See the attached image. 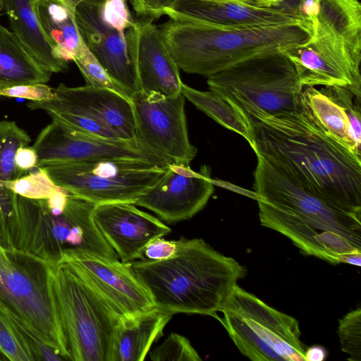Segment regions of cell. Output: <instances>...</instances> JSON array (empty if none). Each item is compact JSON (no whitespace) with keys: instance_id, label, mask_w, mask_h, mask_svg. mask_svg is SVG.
Segmentation results:
<instances>
[{"instance_id":"1","label":"cell","mask_w":361,"mask_h":361,"mask_svg":"<svg viewBox=\"0 0 361 361\" xmlns=\"http://www.w3.org/2000/svg\"><path fill=\"white\" fill-rule=\"evenodd\" d=\"M241 112L251 126L255 154L283 165L331 206L361 217V159L326 134L302 92L290 112Z\"/></svg>"},{"instance_id":"2","label":"cell","mask_w":361,"mask_h":361,"mask_svg":"<svg viewBox=\"0 0 361 361\" xmlns=\"http://www.w3.org/2000/svg\"><path fill=\"white\" fill-rule=\"evenodd\" d=\"M176 255L161 261L126 263L149 292L154 307L218 319L224 303L246 268L201 238H180Z\"/></svg>"},{"instance_id":"3","label":"cell","mask_w":361,"mask_h":361,"mask_svg":"<svg viewBox=\"0 0 361 361\" xmlns=\"http://www.w3.org/2000/svg\"><path fill=\"white\" fill-rule=\"evenodd\" d=\"M159 31L179 69L209 77L243 61L307 42L311 25L227 27L169 13Z\"/></svg>"},{"instance_id":"4","label":"cell","mask_w":361,"mask_h":361,"mask_svg":"<svg viewBox=\"0 0 361 361\" xmlns=\"http://www.w3.org/2000/svg\"><path fill=\"white\" fill-rule=\"evenodd\" d=\"M256 156L253 188L257 200L279 209L282 227L293 240L323 245L341 255L361 252V217L331 206L273 159Z\"/></svg>"},{"instance_id":"5","label":"cell","mask_w":361,"mask_h":361,"mask_svg":"<svg viewBox=\"0 0 361 361\" xmlns=\"http://www.w3.org/2000/svg\"><path fill=\"white\" fill-rule=\"evenodd\" d=\"M310 39L283 51L305 87L338 86L361 97V4L319 0Z\"/></svg>"},{"instance_id":"6","label":"cell","mask_w":361,"mask_h":361,"mask_svg":"<svg viewBox=\"0 0 361 361\" xmlns=\"http://www.w3.org/2000/svg\"><path fill=\"white\" fill-rule=\"evenodd\" d=\"M49 271L70 360L113 361L116 334L123 317L66 264H49Z\"/></svg>"},{"instance_id":"7","label":"cell","mask_w":361,"mask_h":361,"mask_svg":"<svg viewBox=\"0 0 361 361\" xmlns=\"http://www.w3.org/2000/svg\"><path fill=\"white\" fill-rule=\"evenodd\" d=\"M0 306L32 339L71 360L48 263L21 251L0 252Z\"/></svg>"},{"instance_id":"8","label":"cell","mask_w":361,"mask_h":361,"mask_svg":"<svg viewBox=\"0 0 361 361\" xmlns=\"http://www.w3.org/2000/svg\"><path fill=\"white\" fill-rule=\"evenodd\" d=\"M19 214L18 250L50 264H58L62 253L80 249L118 259L102 238L93 219L96 204L69 192L64 209L53 214L44 200L17 195Z\"/></svg>"},{"instance_id":"9","label":"cell","mask_w":361,"mask_h":361,"mask_svg":"<svg viewBox=\"0 0 361 361\" xmlns=\"http://www.w3.org/2000/svg\"><path fill=\"white\" fill-rule=\"evenodd\" d=\"M209 90L240 111L269 115L297 109L303 87L290 59L277 51L257 56L207 77Z\"/></svg>"},{"instance_id":"10","label":"cell","mask_w":361,"mask_h":361,"mask_svg":"<svg viewBox=\"0 0 361 361\" xmlns=\"http://www.w3.org/2000/svg\"><path fill=\"white\" fill-rule=\"evenodd\" d=\"M218 320L245 357L252 361H305L296 319L270 307L238 284Z\"/></svg>"},{"instance_id":"11","label":"cell","mask_w":361,"mask_h":361,"mask_svg":"<svg viewBox=\"0 0 361 361\" xmlns=\"http://www.w3.org/2000/svg\"><path fill=\"white\" fill-rule=\"evenodd\" d=\"M140 159H106L42 166L54 184L95 204L135 202L167 172Z\"/></svg>"},{"instance_id":"12","label":"cell","mask_w":361,"mask_h":361,"mask_svg":"<svg viewBox=\"0 0 361 361\" xmlns=\"http://www.w3.org/2000/svg\"><path fill=\"white\" fill-rule=\"evenodd\" d=\"M32 147L37 154V166L106 159H133L159 166L171 164L145 147L135 136L111 139L76 130L52 118L37 135Z\"/></svg>"},{"instance_id":"13","label":"cell","mask_w":361,"mask_h":361,"mask_svg":"<svg viewBox=\"0 0 361 361\" xmlns=\"http://www.w3.org/2000/svg\"><path fill=\"white\" fill-rule=\"evenodd\" d=\"M135 137L170 164L190 166L197 149L191 144L182 93L165 97L141 90L131 99Z\"/></svg>"},{"instance_id":"14","label":"cell","mask_w":361,"mask_h":361,"mask_svg":"<svg viewBox=\"0 0 361 361\" xmlns=\"http://www.w3.org/2000/svg\"><path fill=\"white\" fill-rule=\"evenodd\" d=\"M95 288L122 317H133L154 308L151 295L126 263L87 250H68L59 264Z\"/></svg>"},{"instance_id":"15","label":"cell","mask_w":361,"mask_h":361,"mask_svg":"<svg viewBox=\"0 0 361 361\" xmlns=\"http://www.w3.org/2000/svg\"><path fill=\"white\" fill-rule=\"evenodd\" d=\"M211 169L169 164L166 174L147 189L134 204L149 209L161 219L174 223L189 219L201 211L214 191Z\"/></svg>"},{"instance_id":"16","label":"cell","mask_w":361,"mask_h":361,"mask_svg":"<svg viewBox=\"0 0 361 361\" xmlns=\"http://www.w3.org/2000/svg\"><path fill=\"white\" fill-rule=\"evenodd\" d=\"M51 99L30 102L31 110L49 113L66 112L93 118L109 126L121 139L135 136V123L131 99L121 92L85 85L71 87L61 83L54 89Z\"/></svg>"},{"instance_id":"17","label":"cell","mask_w":361,"mask_h":361,"mask_svg":"<svg viewBox=\"0 0 361 361\" xmlns=\"http://www.w3.org/2000/svg\"><path fill=\"white\" fill-rule=\"evenodd\" d=\"M103 0H84L75 7L81 37L116 86L131 99L140 91L135 68L128 54L125 33L108 26L100 13Z\"/></svg>"},{"instance_id":"18","label":"cell","mask_w":361,"mask_h":361,"mask_svg":"<svg viewBox=\"0 0 361 361\" xmlns=\"http://www.w3.org/2000/svg\"><path fill=\"white\" fill-rule=\"evenodd\" d=\"M93 219L100 234L123 263L142 259L145 246L171 230L130 202L96 204Z\"/></svg>"},{"instance_id":"19","label":"cell","mask_w":361,"mask_h":361,"mask_svg":"<svg viewBox=\"0 0 361 361\" xmlns=\"http://www.w3.org/2000/svg\"><path fill=\"white\" fill-rule=\"evenodd\" d=\"M153 21L140 18L126 30L128 54L142 92L174 97L181 93L179 68Z\"/></svg>"},{"instance_id":"20","label":"cell","mask_w":361,"mask_h":361,"mask_svg":"<svg viewBox=\"0 0 361 361\" xmlns=\"http://www.w3.org/2000/svg\"><path fill=\"white\" fill-rule=\"evenodd\" d=\"M302 94L326 134L361 159V97L338 86L305 87Z\"/></svg>"},{"instance_id":"21","label":"cell","mask_w":361,"mask_h":361,"mask_svg":"<svg viewBox=\"0 0 361 361\" xmlns=\"http://www.w3.org/2000/svg\"><path fill=\"white\" fill-rule=\"evenodd\" d=\"M169 13L227 27L288 23L312 25L310 20L301 16L275 8L258 7L238 0H176L166 15Z\"/></svg>"},{"instance_id":"22","label":"cell","mask_w":361,"mask_h":361,"mask_svg":"<svg viewBox=\"0 0 361 361\" xmlns=\"http://www.w3.org/2000/svg\"><path fill=\"white\" fill-rule=\"evenodd\" d=\"M172 317L155 307L135 316L123 317L116 334L113 361L144 360Z\"/></svg>"},{"instance_id":"23","label":"cell","mask_w":361,"mask_h":361,"mask_svg":"<svg viewBox=\"0 0 361 361\" xmlns=\"http://www.w3.org/2000/svg\"><path fill=\"white\" fill-rule=\"evenodd\" d=\"M4 10L12 32L25 49L51 73L68 68V62L56 59L36 13L32 0H4Z\"/></svg>"},{"instance_id":"24","label":"cell","mask_w":361,"mask_h":361,"mask_svg":"<svg viewBox=\"0 0 361 361\" xmlns=\"http://www.w3.org/2000/svg\"><path fill=\"white\" fill-rule=\"evenodd\" d=\"M41 27L53 48L54 56L73 61L83 40L76 20V6L66 0H32Z\"/></svg>"},{"instance_id":"25","label":"cell","mask_w":361,"mask_h":361,"mask_svg":"<svg viewBox=\"0 0 361 361\" xmlns=\"http://www.w3.org/2000/svg\"><path fill=\"white\" fill-rule=\"evenodd\" d=\"M51 74L30 55L13 32L0 24V89L46 83Z\"/></svg>"},{"instance_id":"26","label":"cell","mask_w":361,"mask_h":361,"mask_svg":"<svg viewBox=\"0 0 361 361\" xmlns=\"http://www.w3.org/2000/svg\"><path fill=\"white\" fill-rule=\"evenodd\" d=\"M181 93L185 99L214 121L241 135L252 149L255 150L252 130L248 120L229 102L212 91H200L183 82Z\"/></svg>"},{"instance_id":"27","label":"cell","mask_w":361,"mask_h":361,"mask_svg":"<svg viewBox=\"0 0 361 361\" xmlns=\"http://www.w3.org/2000/svg\"><path fill=\"white\" fill-rule=\"evenodd\" d=\"M37 342L0 306V351L12 361L38 360Z\"/></svg>"},{"instance_id":"28","label":"cell","mask_w":361,"mask_h":361,"mask_svg":"<svg viewBox=\"0 0 361 361\" xmlns=\"http://www.w3.org/2000/svg\"><path fill=\"white\" fill-rule=\"evenodd\" d=\"M30 136L14 121H0V183L16 180L24 173L16 166L18 149L28 145Z\"/></svg>"},{"instance_id":"29","label":"cell","mask_w":361,"mask_h":361,"mask_svg":"<svg viewBox=\"0 0 361 361\" xmlns=\"http://www.w3.org/2000/svg\"><path fill=\"white\" fill-rule=\"evenodd\" d=\"M19 214L17 195L0 183V244L8 251L18 250Z\"/></svg>"},{"instance_id":"30","label":"cell","mask_w":361,"mask_h":361,"mask_svg":"<svg viewBox=\"0 0 361 361\" xmlns=\"http://www.w3.org/2000/svg\"><path fill=\"white\" fill-rule=\"evenodd\" d=\"M4 184L16 195L32 200H45L59 187L44 168L39 166L27 174Z\"/></svg>"},{"instance_id":"31","label":"cell","mask_w":361,"mask_h":361,"mask_svg":"<svg viewBox=\"0 0 361 361\" xmlns=\"http://www.w3.org/2000/svg\"><path fill=\"white\" fill-rule=\"evenodd\" d=\"M338 335L341 350L349 357L350 361L361 360V308L347 313L339 319Z\"/></svg>"},{"instance_id":"32","label":"cell","mask_w":361,"mask_h":361,"mask_svg":"<svg viewBox=\"0 0 361 361\" xmlns=\"http://www.w3.org/2000/svg\"><path fill=\"white\" fill-rule=\"evenodd\" d=\"M154 361H200L202 358L189 340L183 335L171 333L155 349L149 351Z\"/></svg>"},{"instance_id":"33","label":"cell","mask_w":361,"mask_h":361,"mask_svg":"<svg viewBox=\"0 0 361 361\" xmlns=\"http://www.w3.org/2000/svg\"><path fill=\"white\" fill-rule=\"evenodd\" d=\"M73 61L84 77L86 85L110 89L123 93L113 82L106 70L90 51L85 42Z\"/></svg>"},{"instance_id":"34","label":"cell","mask_w":361,"mask_h":361,"mask_svg":"<svg viewBox=\"0 0 361 361\" xmlns=\"http://www.w3.org/2000/svg\"><path fill=\"white\" fill-rule=\"evenodd\" d=\"M48 114L51 118H56L80 131L106 138L121 139L109 126L93 118L66 112L49 113Z\"/></svg>"},{"instance_id":"35","label":"cell","mask_w":361,"mask_h":361,"mask_svg":"<svg viewBox=\"0 0 361 361\" xmlns=\"http://www.w3.org/2000/svg\"><path fill=\"white\" fill-rule=\"evenodd\" d=\"M100 13L108 26L121 33H125L135 23L126 0H103Z\"/></svg>"},{"instance_id":"36","label":"cell","mask_w":361,"mask_h":361,"mask_svg":"<svg viewBox=\"0 0 361 361\" xmlns=\"http://www.w3.org/2000/svg\"><path fill=\"white\" fill-rule=\"evenodd\" d=\"M243 3L264 8L279 9L301 16L312 23L319 0H238Z\"/></svg>"},{"instance_id":"37","label":"cell","mask_w":361,"mask_h":361,"mask_svg":"<svg viewBox=\"0 0 361 361\" xmlns=\"http://www.w3.org/2000/svg\"><path fill=\"white\" fill-rule=\"evenodd\" d=\"M0 95L31 102L46 101L54 97V88L45 83L19 85L0 89Z\"/></svg>"},{"instance_id":"38","label":"cell","mask_w":361,"mask_h":361,"mask_svg":"<svg viewBox=\"0 0 361 361\" xmlns=\"http://www.w3.org/2000/svg\"><path fill=\"white\" fill-rule=\"evenodd\" d=\"M140 18L155 20L166 15L176 0H126Z\"/></svg>"},{"instance_id":"39","label":"cell","mask_w":361,"mask_h":361,"mask_svg":"<svg viewBox=\"0 0 361 361\" xmlns=\"http://www.w3.org/2000/svg\"><path fill=\"white\" fill-rule=\"evenodd\" d=\"M179 248V240H169L159 237L150 241L145 247L140 259L161 261L174 257Z\"/></svg>"},{"instance_id":"40","label":"cell","mask_w":361,"mask_h":361,"mask_svg":"<svg viewBox=\"0 0 361 361\" xmlns=\"http://www.w3.org/2000/svg\"><path fill=\"white\" fill-rule=\"evenodd\" d=\"M15 162L18 169L25 173L37 166V154L32 146L21 147L16 154Z\"/></svg>"},{"instance_id":"41","label":"cell","mask_w":361,"mask_h":361,"mask_svg":"<svg viewBox=\"0 0 361 361\" xmlns=\"http://www.w3.org/2000/svg\"><path fill=\"white\" fill-rule=\"evenodd\" d=\"M305 361H323L327 357V350L321 345H314L305 350Z\"/></svg>"},{"instance_id":"42","label":"cell","mask_w":361,"mask_h":361,"mask_svg":"<svg viewBox=\"0 0 361 361\" xmlns=\"http://www.w3.org/2000/svg\"><path fill=\"white\" fill-rule=\"evenodd\" d=\"M342 263L360 267L361 265V252H354L345 255Z\"/></svg>"},{"instance_id":"43","label":"cell","mask_w":361,"mask_h":361,"mask_svg":"<svg viewBox=\"0 0 361 361\" xmlns=\"http://www.w3.org/2000/svg\"><path fill=\"white\" fill-rule=\"evenodd\" d=\"M75 6H77L80 2L84 1V0H66Z\"/></svg>"},{"instance_id":"44","label":"cell","mask_w":361,"mask_h":361,"mask_svg":"<svg viewBox=\"0 0 361 361\" xmlns=\"http://www.w3.org/2000/svg\"><path fill=\"white\" fill-rule=\"evenodd\" d=\"M4 10V0H0V12Z\"/></svg>"},{"instance_id":"45","label":"cell","mask_w":361,"mask_h":361,"mask_svg":"<svg viewBox=\"0 0 361 361\" xmlns=\"http://www.w3.org/2000/svg\"><path fill=\"white\" fill-rule=\"evenodd\" d=\"M6 250L0 244V252H4Z\"/></svg>"},{"instance_id":"46","label":"cell","mask_w":361,"mask_h":361,"mask_svg":"<svg viewBox=\"0 0 361 361\" xmlns=\"http://www.w3.org/2000/svg\"><path fill=\"white\" fill-rule=\"evenodd\" d=\"M1 352V351H0Z\"/></svg>"}]
</instances>
